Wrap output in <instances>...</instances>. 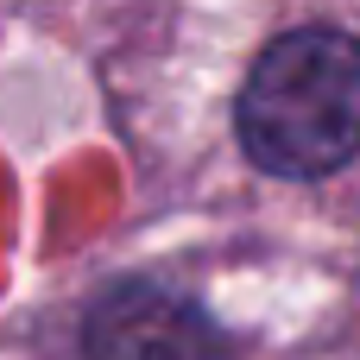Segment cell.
Returning <instances> with one entry per match:
<instances>
[{
    "mask_svg": "<svg viewBox=\"0 0 360 360\" xmlns=\"http://www.w3.org/2000/svg\"><path fill=\"white\" fill-rule=\"evenodd\" d=\"M240 146L278 177H323L360 152V44L291 32L259 51L240 89Z\"/></svg>",
    "mask_w": 360,
    "mask_h": 360,
    "instance_id": "obj_1",
    "label": "cell"
},
{
    "mask_svg": "<svg viewBox=\"0 0 360 360\" xmlns=\"http://www.w3.org/2000/svg\"><path fill=\"white\" fill-rule=\"evenodd\" d=\"M89 360H221L209 316L158 285H120L89 310Z\"/></svg>",
    "mask_w": 360,
    "mask_h": 360,
    "instance_id": "obj_2",
    "label": "cell"
}]
</instances>
